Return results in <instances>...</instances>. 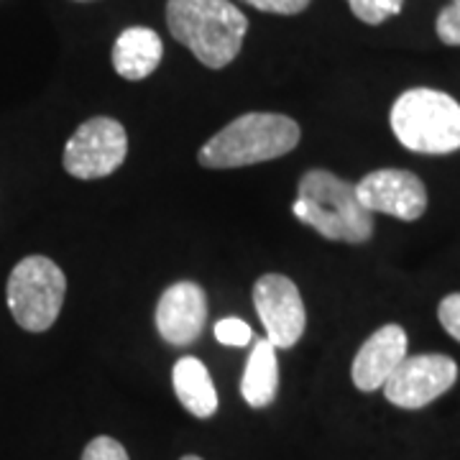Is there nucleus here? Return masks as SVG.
Wrapping results in <instances>:
<instances>
[{"label": "nucleus", "mask_w": 460, "mask_h": 460, "mask_svg": "<svg viewBox=\"0 0 460 460\" xmlns=\"http://www.w3.org/2000/svg\"><path fill=\"white\" fill-rule=\"evenodd\" d=\"M166 26L202 65L223 69L241 54L248 18L230 0H166Z\"/></svg>", "instance_id": "nucleus-1"}, {"label": "nucleus", "mask_w": 460, "mask_h": 460, "mask_svg": "<svg viewBox=\"0 0 460 460\" xmlns=\"http://www.w3.org/2000/svg\"><path fill=\"white\" fill-rule=\"evenodd\" d=\"M292 213L328 241L366 243L374 235V213L358 202L356 184L328 169H310L302 174Z\"/></svg>", "instance_id": "nucleus-2"}, {"label": "nucleus", "mask_w": 460, "mask_h": 460, "mask_svg": "<svg viewBox=\"0 0 460 460\" xmlns=\"http://www.w3.org/2000/svg\"><path fill=\"white\" fill-rule=\"evenodd\" d=\"M299 144L295 118L281 113H246L208 138L198 154L205 169H241L274 162L292 154Z\"/></svg>", "instance_id": "nucleus-3"}, {"label": "nucleus", "mask_w": 460, "mask_h": 460, "mask_svg": "<svg viewBox=\"0 0 460 460\" xmlns=\"http://www.w3.org/2000/svg\"><path fill=\"white\" fill-rule=\"evenodd\" d=\"M396 141L414 154L443 156L460 148V102L432 87H411L392 105Z\"/></svg>", "instance_id": "nucleus-4"}, {"label": "nucleus", "mask_w": 460, "mask_h": 460, "mask_svg": "<svg viewBox=\"0 0 460 460\" xmlns=\"http://www.w3.org/2000/svg\"><path fill=\"white\" fill-rule=\"evenodd\" d=\"M65 295V271L47 256L21 259L5 287L8 310L26 332H47L62 313Z\"/></svg>", "instance_id": "nucleus-5"}, {"label": "nucleus", "mask_w": 460, "mask_h": 460, "mask_svg": "<svg viewBox=\"0 0 460 460\" xmlns=\"http://www.w3.org/2000/svg\"><path fill=\"white\" fill-rule=\"evenodd\" d=\"M128 156V133L126 128L108 115H98L84 120L77 131L69 136L65 146V164L66 174L75 180H102L113 174L115 169Z\"/></svg>", "instance_id": "nucleus-6"}, {"label": "nucleus", "mask_w": 460, "mask_h": 460, "mask_svg": "<svg viewBox=\"0 0 460 460\" xmlns=\"http://www.w3.org/2000/svg\"><path fill=\"white\" fill-rule=\"evenodd\" d=\"M458 381V363L445 353L407 356L386 378L384 394L399 410H422Z\"/></svg>", "instance_id": "nucleus-7"}, {"label": "nucleus", "mask_w": 460, "mask_h": 460, "mask_svg": "<svg viewBox=\"0 0 460 460\" xmlns=\"http://www.w3.org/2000/svg\"><path fill=\"white\" fill-rule=\"evenodd\" d=\"M253 307L274 348H292L307 328V310L296 284L284 274H263L253 284Z\"/></svg>", "instance_id": "nucleus-8"}, {"label": "nucleus", "mask_w": 460, "mask_h": 460, "mask_svg": "<svg viewBox=\"0 0 460 460\" xmlns=\"http://www.w3.org/2000/svg\"><path fill=\"white\" fill-rule=\"evenodd\" d=\"M356 198L368 213L414 223L428 210V187L407 169H376L356 184Z\"/></svg>", "instance_id": "nucleus-9"}, {"label": "nucleus", "mask_w": 460, "mask_h": 460, "mask_svg": "<svg viewBox=\"0 0 460 460\" xmlns=\"http://www.w3.org/2000/svg\"><path fill=\"white\" fill-rule=\"evenodd\" d=\"M208 323V295L198 281H177L166 287L156 302V330L169 345L198 341Z\"/></svg>", "instance_id": "nucleus-10"}, {"label": "nucleus", "mask_w": 460, "mask_h": 460, "mask_svg": "<svg viewBox=\"0 0 460 460\" xmlns=\"http://www.w3.org/2000/svg\"><path fill=\"white\" fill-rule=\"evenodd\" d=\"M407 332L402 325L389 323L378 328L366 343L358 348L353 366H350V378L358 392H376L384 389L386 378L394 374V368L407 358Z\"/></svg>", "instance_id": "nucleus-11"}, {"label": "nucleus", "mask_w": 460, "mask_h": 460, "mask_svg": "<svg viewBox=\"0 0 460 460\" xmlns=\"http://www.w3.org/2000/svg\"><path fill=\"white\" fill-rule=\"evenodd\" d=\"M162 57H164V44L154 29L131 26L115 39L113 66L128 83H138V80H146L148 75H154L156 66L162 65Z\"/></svg>", "instance_id": "nucleus-12"}, {"label": "nucleus", "mask_w": 460, "mask_h": 460, "mask_svg": "<svg viewBox=\"0 0 460 460\" xmlns=\"http://www.w3.org/2000/svg\"><path fill=\"white\" fill-rule=\"evenodd\" d=\"M172 384L180 404L198 420H208L217 411V392L208 366L195 356H181L172 368Z\"/></svg>", "instance_id": "nucleus-13"}, {"label": "nucleus", "mask_w": 460, "mask_h": 460, "mask_svg": "<svg viewBox=\"0 0 460 460\" xmlns=\"http://www.w3.org/2000/svg\"><path fill=\"white\" fill-rule=\"evenodd\" d=\"M279 392V361H277V348L266 338H259L251 356H248L243 378H241V394L253 410H263L274 404Z\"/></svg>", "instance_id": "nucleus-14"}, {"label": "nucleus", "mask_w": 460, "mask_h": 460, "mask_svg": "<svg viewBox=\"0 0 460 460\" xmlns=\"http://www.w3.org/2000/svg\"><path fill=\"white\" fill-rule=\"evenodd\" d=\"M348 5L358 21L368 26H378L396 13H402L404 0H348Z\"/></svg>", "instance_id": "nucleus-15"}, {"label": "nucleus", "mask_w": 460, "mask_h": 460, "mask_svg": "<svg viewBox=\"0 0 460 460\" xmlns=\"http://www.w3.org/2000/svg\"><path fill=\"white\" fill-rule=\"evenodd\" d=\"M215 338L217 343L233 345V348H246L253 341V330L241 317H223L215 323Z\"/></svg>", "instance_id": "nucleus-16"}, {"label": "nucleus", "mask_w": 460, "mask_h": 460, "mask_svg": "<svg viewBox=\"0 0 460 460\" xmlns=\"http://www.w3.org/2000/svg\"><path fill=\"white\" fill-rule=\"evenodd\" d=\"M435 31L447 47H460V0H450L435 21Z\"/></svg>", "instance_id": "nucleus-17"}, {"label": "nucleus", "mask_w": 460, "mask_h": 460, "mask_svg": "<svg viewBox=\"0 0 460 460\" xmlns=\"http://www.w3.org/2000/svg\"><path fill=\"white\" fill-rule=\"evenodd\" d=\"M83 460H131L128 450L118 443L115 438L100 435L95 440H90L83 450Z\"/></svg>", "instance_id": "nucleus-18"}, {"label": "nucleus", "mask_w": 460, "mask_h": 460, "mask_svg": "<svg viewBox=\"0 0 460 460\" xmlns=\"http://www.w3.org/2000/svg\"><path fill=\"white\" fill-rule=\"evenodd\" d=\"M438 320H440V325L445 328V332L450 335V338H456L460 343V292L456 295H447L438 305Z\"/></svg>", "instance_id": "nucleus-19"}, {"label": "nucleus", "mask_w": 460, "mask_h": 460, "mask_svg": "<svg viewBox=\"0 0 460 460\" xmlns=\"http://www.w3.org/2000/svg\"><path fill=\"white\" fill-rule=\"evenodd\" d=\"M253 8L263 13H277V16H296L302 13L313 0H246Z\"/></svg>", "instance_id": "nucleus-20"}, {"label": "nucleus", "mask_w": 460, "mask_h": 460, "mask_svg": "<svg viewBox=\"0 0 460 460\" xmlns=\"http://www.w3.org/2000/svg\"><path fill=\"white\" fill-rule=\"evenodd\" d=\"M181 460H202V458H199V456H184Z\"/></svg>", "instance_id": "nucleus-21"}]
</instances>
